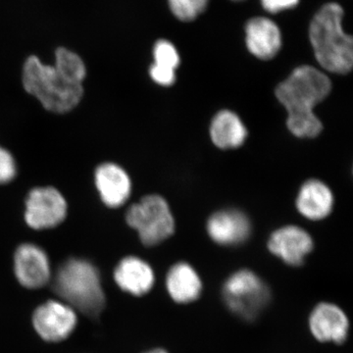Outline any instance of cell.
I'll return each mask as SVG.
<instances>
[{"instance_id":"8fae6325","label":"cell","mask_w":353,"mask_h":353,"mask_svg":"<svg viewBox=\"0 0 353 353\" xmlns=\"http://www.w3.org/2000/svg\"><path fill=\"white\" fill-rule=\"evenodd\" d=\"M268 248L285 264L301 266L306 255L312 252L313 241L301 227L285 226L271 234Z\"/></svg>"},{"instance_id":"7c38bea8","label":"cell","mask_w":353,"mask_h":353,"mask_svg":"<svg viewBox=\"0 0 353 353\" xmlns=\"http://www.w3.org/2000/svg\"><path fill=\"white\" fill-rule=\"evenodd\" d=\"M252 226L245 213L234 209L219 211L209 218V236L221 245H236L245 243Z\"/></svg>"},{"instance_id":"e0dca14e","label":"cell","mask_w":353,"mask_h":353,"mask_svg":"<svg viewBox=\"0 0 353 353\" xmlns=\"http://www.w3.org/2000/svg\"><path fill=\"white\" fill-rule=\"evenodd\" d=\"M333 205V194L321 181L309 180L304 183L297 196V210L309 220L324 219L331 213Z\"/></svg>"},{"instance_id":"277c9868","label":"cell","mask_w":353,"mask_h":353,"mask_svg":"<svg viewBox=\"0 0 353 353\" xmlns=\"http://www.w3.org/2000/svg\"><path fill=\"white\" fill-rule=\"evenodd\" d=\"M23 85L43 108L55 113L71 111L82 99V85L68 82L54 66L43 64L37 57L26 60L23 69Z\"/></svg>"},{"instance_id":"5b68a950","label":"cell","mask_w":353,"mask_h":353,"mask_svg":"<svg viewBox=\"0 0 353 353\" xmlns=\"http://www.w3.org/2000/svg\"><path fill=\"white\" fill-rule=\"evenodd\" d=\"M222 296L228 308L246 321L259 317L271 299L266 283L248 269L236 271L228 278L223 285Z\"/></svg>"},{"instance_id":"603a6c76","label":"cell","mask_w":353,"mask_h":353,"mask_svg":"<svg viewBox=\"0 0 353 353\" xmlns=\"http://www.w3.org/2000/svg\"><path fill=\"white\" fill-rule=\"evenodd\" d=\"M261 3L265 10L274 14L294 8L299 3V0H261Z\"/></svg>"},{"instance_id":"7402d4cb","label":"cell","mask_w":353,"mask_h":353,"mask_svg":"<svg viewBox=\"0 0 353 353\" xmlns=\"http://www.w3.org/2000/svg\"><path fill=\"white\" fill-rule=\"evenodd\" d=\"M16 163L12 155L0 148V183L11 182L16 176Z\"/></svg>"},{"instance_id":"30bf717a","label":"cell","mask_w":353,"mask_h":353,"mask_svg":"<svg viewBox=\"0 0 353 353\" xmlns=\"http://www.w3.org/2000/svg\"><path fill=\"white\" fill-rule=\"evenodd\" d=\"M309 329L321 343H343L347 340L350 321L343 309L336 304H317L309 316Z\"/></svg>"},{"instance_id":"52a82bcc","label":"cell","mask_w":353,"mask_h":353,"mask_svg":"<svg viewBox=\"0 0 353 353\" xmlns=\"http://www.w3.org/2000/svg\"><path fill=\"white\" fill-rule=\"evenodd\" d=\"M32 322L39 338L48 343H59L73 333L78 324V315L68 304L50 299L37 307Z\"/></svg>"},{"instance_id":"9a60e30c","label":"cell","mask_w":353,"mask_h":353,"mask_svg":"<svg viewBox=\"0 0 353 353\" xmlns=\"http://www.w3.org/2000/svg\"><path fill=\"white\" fill-rule=\"evenodd\" d=\"M95 183L102 201L109 208H119L131 194V180L118 165H101L95 172Z\"/></svg>"},{"instance_id":"d4e9b609","label":"cell","mask_w":353,"mask_h":353,"mask_svg":"<svg viewBox=\"0 0 353 353\" xmlns=\"http://www.w3.org/2000/svg\"><path fill=\"white\" fill-rule=\"evenodd\" d=\"M234 1H243V0H234Z\"/></svg>"},{"instance_id":"4fadbf2b","label":"cell","mask_w":353,"mask_h":353,"mask_svg":"<svg viewBox=\"0 0 353 353\" xmlns=\"http://www.w3.org/2000/svg\"><path fill=\"white\" fill-rule=\"evenodd\" d=\"M245 43L255 57L270 60L282 48V34L277 24L266 17H254L245 25Z\"/></svg>"},{"instance_id":"6da1fadb","label":"cell","mask_w":353,"mask_h":353,"mask_svg":"<svg viewBox=\"0 0 353 353\" xmlns=\"http://www.w3.org/2000/svg\"><path fill=\"white\" fill-rule=\"evenodd\" d=\"M332 90L329 77L308 65L297 67L276 88V97L288 112L287 126L297 138H315L321 132V121L314 108Z\"/></svg>"},{"instance_id":"9c48e42d","label":"cell","mask_w":353,"mask_h":353,"mask_svg":"<svg viewBox=\"0 0 353 353\" xmlns=\"http://www.w3.org/2000/svg\"><path fill=\"white\" fill-rule=\"evenodd\" d=\"M14 272L22 287L29 290L41 289L50 280V260L39 246L25 243L16 250Z\"/></svg>"},{"instance_id":"2e32d148","label":"cell","mask_w":353,"mask_h":353,"mask_svg":"<svg viewBox=\"0 0 353 353\" xmlns=\"http://www.w3.org/2000/svg\"><path fill=\"white\" fill-rule=\"evenodd\" d=\"M166 288L169 296L176 303H192L201 296V279L194 267L179 262L167 274Z\"/></svg>"},{"instance_id":"d6986e66","label":"cell","mask_w":353,"mask_h":353,"mask_svg":"<svg viewBox=\"0 0 353 353\" xmlns=\"http://www.w3.org/2000/svg\"><path fill=\"white\" fill-rule=\"evenodd\" d=\"M154 63L150 70V77L158 85L169 87L176 81V69L181 59L175 46L166 39H160L153 48Z\"/></svg>"},{"instance_id":"7a4b0ae2","label":"cell","mask_w":353,"mask_h":353,"mask_svg":"<svg viewBox=\"0 0 353 353\" xmlns=\"http://www.w3.org/2000/svg\"><path fill=\"white\" fill-rule=\"evenodd\" d=\"M343 9L340 4H325L309 27V39L318 63L331 73H350L353 66V39L343 29Z\"/></svg>"},{"instance_id":"ba28073f","label":"cell","mask_w":353,"mask_h":353,"mask_svg":"<svg viewBox=\"0 0 353 353\" xmlns=\"http://www.w3.org/2000/svg\"><path fill=\"white\" fill-rule=\"evenodd\" d=\"M67 214V203L63 196L53 188H37L28 196L26 202V222L32 229L43 230L57 227Z\"/></svg>"},{"instance_id":"ac0fdd59","label":"cell","mask_w":353,"mask_h":353,"mask_svg":"<svg viewBox=\"0 0 353 353\" xmlns=\"http://www.w3.org/2000/svg\"><path fill=\"white\" fill-rule=\"evenodd\" d=\"M213 143L222 150L236 148L245 143L248 131L245 124L236 113L222 110L216 114L210 126Z\"/></svg>"},{"instance_id":"5bb4252c","label":"cell","mask_w":353,"mask_h":353,"mask_svg":"<svg viewBox=\"0 0 353 353\" xmlns=\"http://www.w3.org/2000/svg\"><path fill=\"white\" fill-rule=\"evenodd\" d=\"M114 280L123 292L143 296L152 290L155 276L150 264L138 257L129 256L121 260L116 267Z\"/></svg>"},{"instance_id":"cb8c5ba5","label":"cell","mask_w":353,"mask_h":353,"mask_svg":"<svg viewBox=\"0 0 353 353\" xmlns=\"http://www.w3.org/2000/svg\"><path fill=\"white\" fill-rule=\"evenodd\" d=\"M145 353H168L165 350H162V348H154V350H148Z\"/></svg>"},{"instance_id":"44dd1931","label":"cell","mask_w":353,"mask_h":353,"mask_svg":"<svg viewBox=\"0 0 353 353\" xmlns=\"http://www.w3.org/2000/svg\"><path fill=\"white\" fill-rule=\"evenodd\" d=\"M209 0H168L172 13L183 22L196 20L208 8Z\"/></svg>"},{"instance_id":"8992f818","label":"cell","mask_w":353,"mask_h":353,"mask_svg":"<svg viewBox=\"0 0 353 353\" xmlns=\"http://www.w3.org/2000/svg\"><path fill=\"white\" fill-rule=\"evenodd\" d=\"M127 222L137 230L146 246L159 245L175 231V220L163 197L153 194L143 197L127 212Z\"/></svg>"},{"instance_id":"ffe728a7","label":"cell","mask_w":353,"mask_h":353,"mask_svg":"<svg viewBox=\"0 0 353 353\" xmlns=\"http://www.w3.org/2000/svg\"><path fill=\"white\" fill-rule=\"evenodd\" d=\"M54 68L68 82L82 85L87 70L82 58L66 48H58L55 55Z\"/></svg>"},{"instance_id":"3957f363","label":"cell","mask_w":353,"mask_h":353,"mask_svg":"<svg viewBox=\"0 0 353 353\" xmlns=\"http://www.w3.org/2000/svg\"><path fill=\"white\" fill-rule=\"evenodd\" d=\"M54 290L63 303L90 317L101 314L105 305L101 276L87 260L72 259L64 262L55 276Z\"/></svg>"}]
</instances>
